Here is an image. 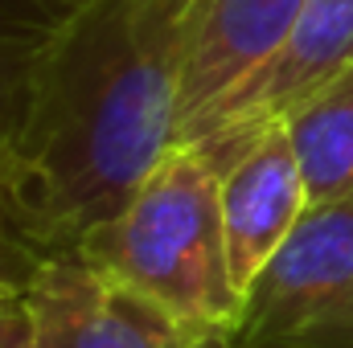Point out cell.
<instances>
[{"label":"cell","instance_id":"30bf717a","mask_svg":"<svg viewBox=\"0 0 353 348\" xmlns=\"http://www.w3.org/2000/svg\"><path fill=\"white\" fill-rule=\"evenodd\" d=\"M46 259L50 250L41 246L25 205L8 184H0V291H29Z\"/></svg>","mask_w":353,"mask_h":348},{"label":"cell","instance_id":"3957f363","mask_svg":"<svg viewBox=\"0 0 353 348\" xmlns=\"http://www.w3.org/2000/svg\"><path fill=\"white\" fill-rule=\"evenodd\" d=\"M234 348H353V193L316 201L247 283Z\"/></svg>","mask_w":353,"mask_h":348},{"label":"cell","instance_id":"5b68a950","mask_svg":"<svg viewBox=\"0 0 353 348\" xmlns=\"http://www.w3.org/2000/svg\"><path fill=\"white\" fill-rule=\"evenodd\" d=\"M353 70V0H304L292 33L267 58L251 83L210 111L189 148H197L214 173H222L263 131L283 127L316 90Z\"/></svg>","mask_w":353,"mask_h":348},{"label":"cell","instance_id":"8fae6325","mask_svg":"<svg viewBox=\"0 0 353 348\" xmlns=\"http://www.w3.org/2000/svg\"><path fill=\"white\" fill-rule=\"evenodd\" d=\"M70 8L74 0H0V33L41 41Z\"/></svg>","mask_w":353,"mask_h":348},{"label":"cell","instance_id":"ba28073f","mask_svg":"<svg viewBox=\"0 0 353 348\" xmlns=\"http://www.w3.org/2000/svg\"><path fill=\"white\" fill-rule=\"evenodd\" d=\"M312 205L353 193V70L316 90L283 123Z\"/></svg>","mask_w":353,"mask_h":348},{"label":"cell","instance_id":"9c48e42d","mask_svg":"<svg viewBox=\"0 0 353 348\" xmlns=\"http://www.w3.org/2000/svg\"><path fill=\"white\" fill-rule=\"evenodd\" d=\"M33 58H37V41L0 33V184H8L12 193H17L21 135H25L29 90H33Z\"/></svg>","mask_w":353,"mask_h":348},{"label":"cell","instance_id":"277c9868","mask_svg":"<svg viewBox=\"0 0 353 348\" xmlns=\"http://www.w3.org/2000/svg\"><path fill=\"white\" fill-rule=\"evenodd\" d=\"M25 299L33 316V348H234L230 328L181 320L94 270L79 250L50 254Z\"/></svg>","mask_w":353,"mask_h":348},{"label":"cell","instance_id":"7c38bea8","mask_svg":"<svg viewBox=\"0 0 353 348\" xmlns=\"http://www.w3.org/2000/svg\"><path fill=\"white\" fill-rule=\"evenodd\" d=\"M0 348H33V316L25 291H0Z\"/></svg>","mask_w":353,"mask_h":348},{"label":"cell","instance_id":"8992f818","mask_svg":"<svg viewBox=\"0 0 353 348\" xmlns=\"http://www.w3.org/2000/svg\"><path fill=\"white\" fill-rule=\"evenodd\" d=\"M304 0H193L176 78L173 144H189L218 102H226L283 45Z\"/></svg>","mask_w":353,"mask_h":348},{"label":"cell","instance_id":"6da1fadb","mask_svg":"<svg viewBox=\"0 0 353 348\" xmlns=\"http://www.w3.org/2000/svg\"><path fill=\"white\" fill-rule=\"evenodd\" d=\"M193 0H74L37 41L17 197L50 254L90 230L173 144Z\"/></svg>","mask_w":353,"mask_h":348},{"label":"cell","instance_id":"52a82bcc","mask_svg":"<svg viewBox=\"0 0 353 348\" xmlns=\"http://www.w3.org/2000/svg\"><path fill=\"white\" fill-rule=\"evenodd\" d=\"M222 226L239 291L263 270V262L288 242L296 221L308 213L312 197L283 127L263 131L247 144L222 173Z\"/></svg>","mask_w":353,"mask_h":348},{"label":"cell","instance_id":"7a4b0ae2","mask_svg":"<svg viewBox=\"0 0 353 348\" xmlns=\"http://www.w3.org/2000/svg\"><path fill=\"white\" fill-rule=\"evenodd\" d=\"M79 254L181 320L234 332L243 291L226 250L222 184L197 148L169 144L123 205L79 242Z\"/></svg>","mask_w":353,"mask_h":348}]
</instances>
